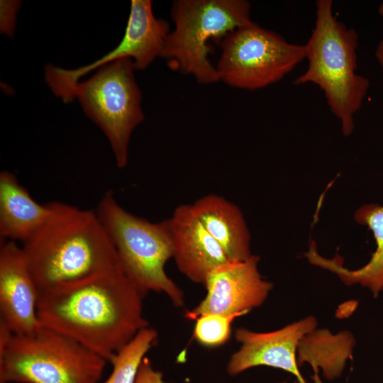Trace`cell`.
<instances>
[{"label": "cell", "mask_w": 383, "mask_h": 383, "mask_svg": "<svg viewBox=\"0 0 383 383\" xmlns=\"http://www.w3.org/2000/svg\"><path fill=\"white\" fill-rule=\"evenodd\" d=\"M96 212L113 244L123 273L143 295L163 293L174 306H183L184 293L165 269L172 258L166 219L153 223L128 212L110 190L100 199Z\"/></svg>", "instance_id": "cell-4"}, {"label": "cell", "mask_w": 383, "mask_h": 383, "mask_svg": "<svg viewBox=\"0 0 383 383\" xmlns=\"http://www.w3.org/2000/svg\"><path fill=\"white\" fill-rule=\"evenodd\" d=\"M49 204L48 217L21 247L40 292L121 267L96 211Z\"/></svg>", "instance_id": "cell-2"}, {"label": "cell", "mask_w": 383, "mask_h": 383, "mask_svg": "<svg viewBox=\"0 0 383 383\" xmlns=\"http://www.w3.org/2000/svg\"><path fill=\"white\" fill-rule=\"evenodd\" d=\"M355 219L358 223L367 226L375 239L377 248L367 265L355 270H348L343 266L340 257L327 259L320 255L314 242L305 255L311 264L336 274L346 285L360 284L377 297L383 291V206L365 204L356 211Z\"/></svg>", "instance_id": "cell-15"}, {"label": "cell", "mask_w": 383, "mask_h": 383, "mask_svg": "<svg viewBox=\"0 0 383 383\" xmlns=\"http://www.w3.org/2000/svg\"><path fill=\"white\" fill-rule=\"evenodd\" d=\"M379 13L383 16V3L379 7Z\"/></svg>", "instance_id": "cell-23"}, {"label": "cell", "mask_w": 383, "mask_h": 383, "mask_svg": "<svg viewBox=\"0 0 383 383\" xmlns=\"http://www.w3.org/2000/svg\"><path fill=\"white\" fill-rule=\"evenodd\" d=\"M250 6L244 0H177L171 16L174 29L167 35L160 57L168 66L202 84L219 81L209 59L211 40L220 43L231 32L250 23Z\"/></svg>", "instance_id": "cell-5"}, {"label": "cell", "mask_w": 383, "mask_h": 383, "mask_svg": "<svg viewBox=\"0 0 383 383\" xmlns=\"http://www.w3.org/2000/svg\"><path fill=\"white\" fill-rule=\"evenodd\" d=\"M316 325V319L309 316L271 332L236 329L235 338L241 345L230 357L228 374L237 375L254 367L267 366L291 373L299 383H307L299 371L296 351L300 341Z\"/></svg>", "instance_id": "cell-11"}, {"label": "cell", "mask_w": 383, "mask_h": 383, "mask_svg": "<svg viewBox=\"0 0 383 383\" xmlns=\"http://www.w3.org/2000/svg\"><path fill=\"white\" fill-rule=\"evenodd\" d=\"M279 383H286L285 382H279Z\"/></svg>", "instance_id": "cell-25"}, {"label": "cell", "mask_w": 383, "mask_h": 383, "mask_svg": "<svg viewBox=\"0 0 383 383\" xmlns=\"http://www.w3.org/2000/svg\"><path fill=\"white\" fill-rule=\"evenodd\" d=\"M50 213V204H38L7 171L0 173V236L9 240L30 238L45 221Z\"/></svg>", "instance_id": "cell-16"}, {"label": "cell", "mask_w": 383, "mask_h": 383, "mask_svg": "<svg viewBox=\"0 0 383 383\" xmlns=\"http://www.w3.org/2000/svg\"><path fill=\"white\" fill-rule=\"evenodd\" d=\"M18 6L19 3L16 1H1V30L4 33L12 35Z\"/></svg>", "instance_id": "cell-19"}, {"label": "cell", "mask_w": 383, "mask_h": 383, "mask_svg": "<svg viewBox=\"0 0 383 383\" xmlns=\"http://www.w3.org/2000/svg\"><path fill=\"white\" fill-rule=\"evenodd\" d=\"M106 363L79 343L43 327L0 343V383H99Z\"/></svg>", "instance_id": "cell-6"}, {"label": "cell", "mask_w": 383, "mask_h": 383, "mask_svg": "<svg viewBox=\"0 0 383 383\" xmlns=\"http://www.w3.org/2000/svg\"><path fill=\"white\" fill-rule=\"evenodd\" d=\"M358 36L340 21L331 0H318L316 21L305 44L308 67L294 84L312 83L324 93L331 111L340 121L348 136L354 129V115L360 110L370 86L367 78L356 73Z\"/></svg>", "instance_id": "cell-3"}, {"label": "cell", "mask_w": 383, "mask_h": 383, "mask_svg": "<svg viewBox=\"0 0 383 383\" xmlns=\"http://www.w3.org/2000/svg\"><path fill=\"white\" fill-rule=\"evenodd\" d=\"M169 30L165 21L154 16L151 1L132 0L125 34L116 48L93 63L75 70L47 65L46 82L55 95L70 102L74 99L73 89L79 79L104 65L129 58L135 69L146 68L156 57L161 56Z\"/></svg>", "instance_id": "cell-9"}, {"label": "cell", "mask_w": 383, "mask_h": 383, "mask_svg": "<svg viewBox=\"0 0 383 383\" xmlns=\"http://www.w3.org/2000/svg\"><path fill=\"white\" fill-rule=\"evenodd\" d=\"M259 256L252 255L244 260L220 265L208 276L204 286L205 297L184 317L195 321L205 313L245 315L261 306L273 287L258 270Z\"/></svg>", "instance_id": "cell-10"}, {"label": "cell", "mask_w": 383, "mask_h": 383, "mask_svg": "<svg viewBox=\"0 0 383 383\" xmlns=\"http://www.w3.org/2000/svg\"><path fill=\"white\" fill-rule=\"evenodd\" d=\"M190 204L194 214L229 260H244L252 255L250 234L236 204L216 194L201 196Z\"/></svg>", "instance_id": "cell-14"}, {"label": "cell", "mask_w": 383, "mask_h": 383, "mask_svg": "<svg viewBox=\"0 0 383 383\" xmlns=\"http://www.w3.org/2000/svg\"><path fill=\"white\" fill-rule=\"evenodd\" d=\"M40 291L30 272L21 247L4 240L0 248V321L16 335L39 331L37 307Z\"/></svg>", "instance_id": "cell-12"}, {"label": "cell", "mask_w": 383, "mask_h": 383, "mask_svg": "<svg viewBox=\"0 0 383 383\" xmlns=\"http://www.w3.org/2000/svg\"><path fill=\"white\" fill-rule=\"evenodd\" d=\"M243 315L202 314L195 320L193 336L199 344L208 348L223 345L230 339L234 320Z\"/></svg>", "instance_id": "cell-18"}, {"label": "cell", "mask_w": 383, "mask_h": 383, "mask_svg": "<svg viewBox=\"0 0 383 383\" xmlns=\"http://www.w3.org/2000/svg\"><path fill=\"white\" fill-rule=\"evenodd\" d=\"M145 296L121 267L40 292L42 327L65 335L111 362L149 323Z\"/></svg>", "instance_id": "cell-1"}, {"label": "cell", "mask_w": 383, "mask_h": 383, "mask_svg": "<svg viewBox=\"0 0 383 383\" xmlns=\"http://www.w3.org/2000/svg\"><path fill=\"white\" fill-rule=\"evenodd\" d=\"M221 45L215 66L219 80L248 90L280 81L306 56L305 45L288 43L253 21L228 33Z\"/></svg>", "instance_id": "cell-8"}, {"label": "cell", "mask_w": 383, "mask_h": 383, "mask_svg": "<svg viewBox=\"0 0 383 383\" xmlns=\"http://www.w3.org/2000/svg\"><path fill=\"white\" fill-rule=\"evenodd\" d=\"M134 69L129 58L108 63L87 81L79 82L72 93L108 138L118 168L126 165L131 133L144 119Z\"/></svg>", "instance_id": "cell-7"}, {"label": "cell", "mask_w": 383, "mask_h": 383, "mask_svg": "<svg viewBox=\"0 0 383 383\" xmlns=\"http://www.w3.org/2000/svg\"><path fill=\"white\" fill-rule=\"evenodd\" d=\"M375 56L382 68L383 72V39L379 42L377 47Z\"/></svg>", "instance_id": "cell-21"}, {"label": "cell", "mask_w": 383, "mask_h": 383, "mask_svg": "<svg viewBox=\"0 0 383 383\" xmlns=\"http://www.w3.org/2000/svg\"><path fill=\"white\" fill-rule=\"evenodd\" d=\"M293 383H299L297 380H295Z\"/></svg>", "instance_id": "cell-24"}, {"label": "cell", "mask_w": 383, "mask_h": 383, "mask_svg": "<svg viewBox=\"0 0 383 383\" xmlns=\"http://www.w3.org/2000/svg\"><path fill=\"white\" fill-rule=\"evenodd\" d=\"M172 258L190 281L204 285L209 274L229 261L226 253L194 214L191 204H180L166 219Z\"/></svg>", "instance_id": "cell-13"}, {"label": "cell", "mask_w": 383, "mask_h": 383, "mask_svg": "<svg viewBox=\"0 0 383 383\" xmlns=\"http://www.w3.org/2000/svg\"><path fill=\"white\" fill-rule=\"evenodd\" d=\"M135 383H166L162 374L155 370L147 357H145L140 366Z\"/></svg>", "instance_id": "cell-20"}, {"label": "cell", "mask_w": 383, "mask_h": 383, "mask_svg": "<svg viewBox=\"0 0 383 383\" xmlns=\"http://www.w3.org/2000/svg\"><path fill=\"white\" fill-rule=\"evenodd\" d=\"M311 378L314 383H323L318 375V371H315Z\"/></svg>", "instance_id": "cell-22"}, {"label": "cell", "mask_w": 383, "mask_h": 383, "mask_svg": "<svg viewBox=\"0 0 383 383\" xmlns=\"http://www.w3.org/2000/svg\"><path fill=\"white\" fill-rule=\"evenodd\" d=\"M157 331L146 327L119 350L111 361L113 370L104 383H135L143 360L156 343Z\"/></svg>", "instance_id": "cell-17"}]
</instances>
